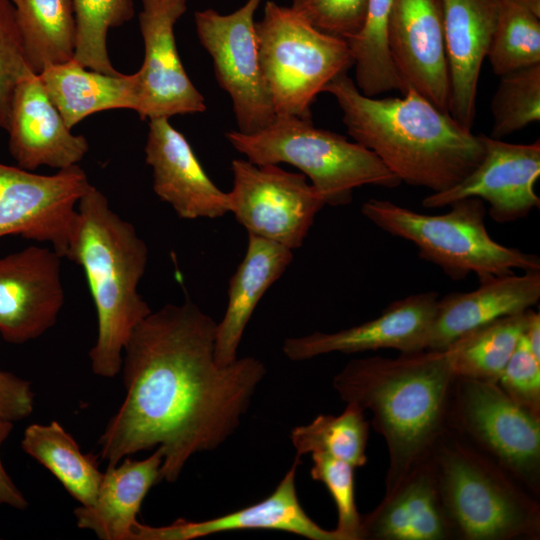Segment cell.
Listing matches in <instances>:
<instances>
[{
  "mask_svg": "<svg viewBox=\"0 0 540 540\" xmlns=\"http://www.w3.org/2000/svg\"><path fill=\"white\" fill-rule=\"evenodd\" d=\"M536 14L540 15V0H521Z\"/></svg>",
  "mask_w": 540,
  "mask_h": 540,
  "instance_id": "42",
  "label": "cell"
},
{
  "mask_svg": "<svg viewBox=\"0 0 540 540\" xmlns=\"http://www.w3.org/2000/svg\"><path fill=\"white\" fill-rule=\"evenodd\" d=\"M146 163L153 190L182 219L218 218L229 212V194L209 178L185 136L169 118L149 120Z\"/></svg>",
  "mask_w": 540,
  "mask_h": 540,
  "instance_id": "18",
  "label": "cell"
},
{
  "mask_svg": "<svg viewBox=\"0 0 540 540\" xmlns=\"http://www.w3.org/2000/svg\"><path fill=\"white\" fill-rule=\"evenodd\" d=\"M429 461L452 539L540 538L538 497L457 432L443 430Z\"/></svg>",
  "mask_w": 540,
  "mask_h": 540,
  "instance_id": "5",
  "label": "cell"
},
{
  "mask_svg": "<svg viewBox=\"0 0 540 540\" xmlns=\"http://www.w3.org/2000/svg\"><path fill=\"white\" fill-rule=\"evenodd\" d=\"M260 2L247 0L230 14L214 9L194 14L198 39L212 58L216 80L231 98L238 131L244 134L264 129L276 117L259 59L254 15Z\"/></svg>",
  "mask_w": 540,
  "mask_h": 540,
  "instance_id": "11",
  "label": "cell"
},
{
  "mask_svg": "<svg viewBox=\"0 0 540 540\" xmlns=\"http://www.w3.org/2000/svg\"><path fill=\"white\" fill-rule=\"evenodd\" d=\"M391 0H368L360 33L348 40L355 66V84L366 96L375 97L402 84L390 57L387 22Z\"/></svg>",
  "mask_w": 540,
  "mask_h": 540,
  "instance_id": "31",
  "label": "cell"
},
{
  "mask_svg": "<svg viewBox=\"0 0 540 540\" xmlns=\"http://www.w3.org/2000/svg\"><path fill=\"white\" fill-rule=\"evenodd\" d=\"M91 186L78 165L41 175L0 163V238L18 235L46 242L67 258L77 206Z\"/></svg>",
  "mask_w": 540,
  "mask_h": 540,
  "instance_id": "12",
  "label": "cell"
},
{
  "mask_svg": "<svg viewBox=\"0 0 540 540\" xmlns=\"http://www.w3.org/2000/svg\"><path fill=\"white\" fill-rule=\"evenodd\" d=\"M387 42L402 84L449 112L443 0H391Z\"/></svg>",
  "mask_w": 540,
  "mask_h": 540,
  "instance_id": "15",
  "label": "cell"
},
{
  "mask_svg": "<svg viewBox=\"0 0 540 540\" xmlns=\"http://www.w3.org/2000/svg\"><path fill=\"white\" fill-rule=\"evenodd\" d=\"M487 57L497 76L540 64V15L521 0H501Z\"/></svg>",
  "mask_w": 540,
  "mask_h": 540,
  "instance_id": "32",
  "label": "cell"
},
{
  "mask_svg": "<svg viewBox=\"0 0 540 540\" xmlns=\"http://www.w3.org/2000/svg\"><path fill=\"white\" fill-rule=\"evenodd\" d=\"M29 68L39 74L47 65L74 57L76 22L73 0H10Z\"/></svg>",
  "mask_w": 540,
  "mask_h": 540,
  "instance_id": "29",
  "label": "cell"
},
{
  "mask_svg": "<svg viewBox=\"0 0 540 540\" xmlns=\"http://www.w3.org/2000/svg\"><path fill=\"white\" fill-rule=\"evenodd\" d=\"M334 96L348 134L400 180L432 193L451 188L482 160L484 135H475L413 88L402 98L364 95L343 73L324 88Z\"/></svg>",
  "mask_w": 540,
  "mask_h": 540,
  "instance_id": "2",
  "label": "cell"
},
{
  "mask_svg": "<svg viewBox=\"0 0 540 540\" xmlns=\"http://www.w3.org/2000/svg\"><path fill=\"white\" fill-rule=\"evenodd\" d=\"M480 163L451 188L426 196L425 208H442L476 197L489 204V215L498 223L513 222L539 208L535 184L540 176V141L512 144L484 135Z\"/></svg>",
  "mask_w": 540,
  "mask_h": 540,
  "instance_id": "14",
  "label": "cell"
},
{
  "mask_svg": "<svg viewBox=\"0 0 540 540\" xmlns=\"http://www.w3.org/2000/svg\"><path fill=\"white\" fill-rule=\"evenodd\" d=\"M532 310L500 317L454 340L444 350L454 375L497 383L526 329Z\"/></svg>",
  "mask_w": 540,
  "mask_h": 540,
  "instance_id": "28",
  "label": "cell"
},
{
  "mask_svg": "<svg viewBox=\"0 0 540 540\" xmlns=\"http://www.w3.org/2000/svg\"><path fill=\"white\" fill-rule=\"evenodd\" d=\"M497 384L517 404L540 416V360L532 354L523 335Z\"/></svg>",
  "mask_w": 540,
  "mask_h": 540,
  "instance_id": "38",
  "label": "cell"
},
{
  "mask_svg": "<svg viewBox=\"0 0 540 540\" xmlns=\"http://www.w3.org/2000/svg\"><path fill=\"white\" fill-rule=\"evenodd\" d=\"M162 462L163 452L157 448L144 460L127 456L122 463L108 466L95 503L74 510L78 528L93 531L101 540H132L142 502L161 481Z\"/></svg>",
  "mask_w": 540,
  "mask_h": 540,
  "instance_id": "25",
  "label": "cell"
},
{
  "mask_svg": "<svg viewBox=\"0 0 540 540\" xmlns=\"http://www.w3.org/2000/svg\"><path fill=\"white\" fill-rule=\"evenodd\" d=\"M540 299V270L498 276L470 292L438 299L423 350H445L462 334L500 317L526 311Z\"/></svg>",
  "mask_w": 540,
  "mask_h": 540,
  "instance_id": "22",
  "label": "cell"
},
{
  "mask_svg": "<svg viewBox=\"0 0 540 540\" xmlns=\"http://www.w3.org/2000/svg\"><path fill=\"white\" fill-rule=\"evenodd\" d=\"M76 40L74 59L84 67L106 74L119 73L111 64L107 36L134 16L133 0H73Z\"/></svg>",
  "mask_w": 540,
  "mask_h": 540,
  "instance_id": "33",
  "label": "cell"
},
{
  "mask_svg": "<svg viewBox=\"0 0 540 540\" xmlns=\"http://www.w3.org/2000/svg\"><path fill=\"white\" fill-rule=\"evenodd\" d=\"M52 103L72 129L96 112L136 109L135 74H106L88 69L74 58L47 65L39 74Z\"/></svg>",
  "mask_w": 540,
  "mask_h": 540,
  "instance_id": "26",
  "label": "cell"
},
{
  "mask_svg": "<svg viewBox=\"0 0 540 540\" xmlns=\"http://www.w3.org/2000/svg\"><path fill=\"white\" fill-rule=\"evenodd\" d=\"M450 210L428 215L388 200L369 199L362 214L383 231L415 244L419 256L440 267L453 280L475 273L479 282L514 273L540 270L536 254L496 242L485 226L486 208L480 198L453 202Z\"/></svg>",
  "mask_w": 540,
  "mask_h": 540,
  "instance_id": "6",
  "label": "cell"
},
{
  "mask_svg": "<svg viewBox=\"0 0 540 540\" xmlns=\"http://www.w3.org/2000/svg\"><path fill=\"white\" fill-rule=\"evenodd\" d=\"M62 257L30 246L0 257V335L12 344L36 339L53 327L64 304Z\"/></svg>",
  "mask_w": 540,
  "mask_h": 540,
  "instance_id": "16",
  "label": "cell"
},
{
  "mask_svg": "<svg viewBox=\"0 0 540 540\" xmlns=\"http://www.w3.org/2000/svg\"><path fill=\"white\" fill-rule=\"evenodd\" d=\"M231 171L229 212L248 234L291 250L301 247L317 213L325 206L307 177L278 164L256 165L243 159L232 160Z\"/></svg>",
  "mask_w": 540,
  "mask_h": 540,
  "instance_id": "10",
  "label": "cell"
},
{
  "mask_svg": "<svg viewBox=\"0 0 540 540\" xmlns=\"http://www.w3.org/2000/svg\"><path fill=\"white\" fill-rule=\"evenodd\" d=\"M255 27L275 115L311 119L316 96L354 65L347 40L319 31L291 7L274 1L265 3Z\"/></svg>",
  "mask_w": 540,
  "mask_h": 540,
  "instance_id": "8",
  "label": "cell"
},
{
  "mask_svg": "<svg viewBox=\"0 0 540 540\" xmlns=\"http://www.w3.org/2000/svg\"><path fill=\"white\" fill-rule=\"evenodd\" d=\"M311 477L328 489L337 508L336 531L342 540H361V515L358 513L354 492V467L323 453L311 454Z\"/></svg>",
  "mask_w": 540,
  "mask_h": 540,
  "instance_id": "35",
  "label": "cell"
},
{
  "mask_svg": "<svg viewBox=\"0 0 540 540\" xmlns=\"http://www.w3.org/2000/svg\"><path fill=\"white\" fill-rule=\"evenodd\" d=\"M438 294L422 292L390 303L380 316L333 333L314 332L284 341L282 350L292 361H304L333 352L352 354L379 349L413 352L433 319Z\"/></svg>",
  "mask_w": 540,
  "mask_h": 540,
  "instance_id": "17",
  "label": "cell"
},
{
  "mask_svg": "<svg viewBox=\"0 0 540 540\" xmlns=\"http://www.w3.org/2000/svg\"><path fill=\"white\" fill-rule=\"evenodd\" d=\"M225 137L256 165L286 163L298 168L325 205L350 204L354 189L363 185L392 189L401 184L372 151L338 133L315 127L311 119L276 116L256 133L230 130Z\"/></svg>",
  "mask_w": 540,
  "mask_h": 540,
  "instance_id": "7",
  "label": "cell"
},
{
  "mask_svg": "<svg viewBox=\"0 0 540 540\" xmlns=\"http://www.w3.org/2000/svg\"><path fill=\"white\" fill-rule=\"evenodd\" d=\"M216 327L190 300L166 304L135 327L122 356L126 396L99 439L108 466L157 447L161 480L173 483L192 455L236 431L266 367L250 356L219 365Z\"/></svg>",
  "mask_w": 540,
  "mask_h": 540,
  "instance_id": "1",
  "label": "cell"
},
{
  "mask_svg": "<svg viewBox=\"0 0 540 540\" xmlns=\"http://www.w3.org/2000/svg\"><path fill=\"white\" fill-rule=\"evenodd\" d=\"M21 447L47 468L81 506L95 503L103 476L97 458L82 453L75 439L58 422L28 426Z\"/></svg>",
  "mask_w": 540,
  "mask_h": 540,
  "instance_id": "27",
  "label": "cell"
},
{
  "mask_svg": "<svg viewBox=\"0 0 540 540\" xmlns=\"http://www.w3.org/2000/svg\"><path fill=\"white\" fill-rule=\"evenodd\" d=\"M501 0H443L449 72V113L472 129L479 75L496 28Z\"/></svg>",
  "mask_w": 540,
  "mask_h": 540,
  "instance_id": "21",
  "label": "cell"
},
{
  "mask_svg": "<svg viewBox=\"0 0 540 540\" xmlns=\"http://www.w3.org/2000/svg\"><path fill=\"white\" fill-rule=\"evenodd\" d=\"M300 457L287 471L275 490L262 501L209 520L193 522L177 519L172 524L152 527L139 523L132 540H191L236 530H277L310 540H342L336 530L316 524L302 508L295 478Z\"/></svg>",
  "mask_w": 540,
  "mask_h": 540,
  "instance_id": "20",
  "label": "cell"
},
{
  "mask_svg": "<svg viewBox=\"0 0 540 540\" xmlns=\"http://www.w3.org/2000/svg\"><path fill=\"white\" fill-rule=\"evenodd\" d=\"M290 7L319 31L348 41L364 26L368 0H292Z\"/></svg>",
  "mask_w": 540,
  "mask_h": 540,
  "instance_id": "37",
  "label": "cell"
},
{
  "mask_svg": "<svg viewBox=\"0 0 540 540\" xmlns=\"http://www.w3.org/2000/svg\"><path fill=\"white\" fill-rule=\"evenodd\" d=\"M6 130L10 154L18 167L29 171L78 165L89 149L84 136L71 132L31 70L15 88Z\"/></svg>",
  "mask_w": 540,
  "mask_h": 540,
  "instance_id": "19",
  "label": "cell"
},
{
  "mask_svg": "<svg viewBox=\"0 0 540 540\" xmlns=\"http://www.w3.org/2000/svg\"><path fill=\"white\" fill-rule=\"evenodd\" d=\"M13 429V422L0 419V447ZM0 505H8L15 509L24 510L28 506L22 492L7 474L0 459Z\"/></svg>",
  "mask_w": 540,
  "mask_h": 540,
  "instance_id": "40",
  "label": "cell"
},
{
  "mask_svg": "<svg viewBox=\"0 0 540 540\" xmlns=\"http://www.w3.org/2000/svg\"><path fill=\"white\" fill-rule=\"evenodd\" d=\"M34 407L30 382L0 370V419L18 421L29 417Z\"/></svg>",
  "mask_w": 540,
  "mask_h": 540,
  "instance_id": "39",
  "label": "cell"
},
{
  "mask_svg": "<svg viewBox=\"0 0 540 540\" xmlns=\"http://www.w3.org/2000/svg\"><path fill=\"white\" fill-rule=\"evenodd\" d=\"M523 337L532 352L540 360V314L532 310Z\"/></svg>",
  "mask_w": 540,
  "mask_h": 540,
  "instance_id": "41",
  "label": "cell"
},
{
  "mask_svg": "<svg viewBox=\"0 0 540 540\" xmlns=\"http://www.w3.org/2000/svg\"><path fill=\"white\" fill-rule=\"evenodd\" d=\"M491 138L501 139L540 120V64L500 76L491 101Z\"/></svg>",
  "mask_w": 540,
  "mask_h": 540,
  "instance_id": "34",
  "label": "cell"
},
{
  "mask_svg": "<svg viewBox=\"0 0 540 540\" xmlns=\"http://www.w3.org/2000/svg\"><path fill=\"white\" fill-rule=\"evenodd\" d=\"M338 416L318 415L307 425L295 427L291 441L296 456L323 453L343 460L354 468L367 463L366 448L369 422L364 411L353 403H346Z\"/></svg>",
  "mask_w": 540,
  "mask_h": 540,
  "instance_id": "30",
  "label": "cell"
},
{
  "mask_svg": "<svg viewBox=\"0 0 540 540\" xmlns=\"http://www.w3.org/2000/svg\"><path fill=\"white\" fill-rule=\"evenodd\" d=\"M361 540H451L429 458L368 514L361 516Z\"/></svg>",
  "mask_w": 540,
  "mask_h": 540,
  "instance_id": "23",
  "label": "cell"
},
{
  "mask_svg": "<svg viewBox=\"0 0 540 540\" xmlns=\"http://www.w3.org/2000/svg\"><path fill=\"white\" fill-rule=\"evenodd\" d=\"M141 1L144 61L134 73L135 111L149 120L206 111L205 99L188 77L176 46L175 24L186 12L187 0Z\"/></svg>",
  "mask_w": 540,
  "mask_h": 540,
  "instance_id": "13",
  "label": "cell"
},
{
  "mask_svg": "<svg viewBox=\"0 0 540 540\" xmlns=\"http://www.w3.org/2000/svg\"><path fill=\"white\" fill-rule=\"evenodd\" d=\"M293 260V250L248 234L245 256L229 280L228 302L217 323L214 356L225 366L237 359L244 330L265 292Z\"/></svg>",
  "mask_w": 540,
  "mask_h": 540,
  "instance_id": "24",
  "label": "cell"
},
{
  "mask_svg": "<svg viewBox=\"0 0 540 540\" xmlns=\"http://www.w3.org/2000/svg\"><path fill=\"white\" fill-rule=\"evenodd\" d=\"M455 379L444 350L352 359L334 376L341 399L368 410L371 426L385 440L384 494L429 458L446 428Z\"/></svg>",
  "mask_w": 540,
  "mask_h": 540,
  "instance_id": "3",
  "label": "cell"
},
{
  "mask_svg": "<svg viewBox=\"0 0 540 540\" xmlns=\"http://www.w3.org/2000/svg\"><path fill=\"white\" fill-rule=\"evenodd\" d=\"M446 427L539 498L540 416L513 401L497 383L456 377Z\"/></svg>",
  "mask_w": 540,
  "mask_h": 540,
  "instance_id": "9",
  "label": "cell"
},
{
  "mask_svg": "<svg viewBox=\"0 0 540 540\" xmlns=\"http://www.w3.org/2000/svg\"><path fill=\"white\" fill-rule=\"evenodd\" d=\"M29 70L14 6L0 0V128L7 129L15 88Z\"/></svg>",
  "mask_w": 540,
  "mask_h": 540,
  "instance_id": "36",
  "label": "cell"
},
{
  "mask_svg": "<svg viewBox=\"0 0 540 540\" xmlns=\"http://www.w3.org/2000/svg\"><path fill=\"white\" fill-rule=\"evenodd\" d=\"M67 259L85 273L96 308L98 333L89 352L94 374L112 378L135 327L151 312L138 292L148 248L135 227L114 212L93 185L82 196Z\"/></svg>",
  "mask_w": 540,
  "mask_h": 540,
  "instance_id": "4",
  "label": "cell"
}]
</instances>
